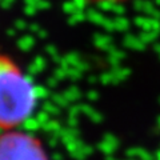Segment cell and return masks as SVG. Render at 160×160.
Returning a JSON list of instances; mask_svg holds the SVG:
<instances>
[{
	"label": "cell",
	"mask_w": 160,
	"mask_h": 160,
	"mask_svg": "<svg viewBox=\"0 0 160 160\" xmlns=\"http://www.w3.org/2000/svg\"><path fill=\"white\" fill-rule=\"evenodd\" d=\"M0 160H51L43 140L19 128L0 131Z\"/></svg>",
	"instance_id": "7a4b0ae2"
},
{
	"label": "cell",
	"mask_w": 160,
	"mask_h": 160,
	"mask_svg": "<svg viewBox=\"0 0 160 160\" xmlns=\"http://www.w3.org/2000/svg\"><path fill=\"white\" fill-rule=\"evenodd\" d=\"M38 88L9 53L0 51V131L22 127L38 107Z\"/></svg>",
	"instance_id": "6da1fadb"
},
{
	"label": "cell",
	"mask_w": 160,
	"mask_h": 160,
	"mask_svg": "<svg viewBox=\"0 0 160 160\" xmlns=\"http://www.w3.org/2000/svg\"><path fill=\"white\" fill-rule=\"evenodd\" d=\"M87 4H92V6H116V4L128 3L132 0H83Z\"/></svg>",
	"instance_id": "3957f363"
}]
</instances>
